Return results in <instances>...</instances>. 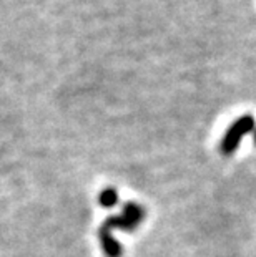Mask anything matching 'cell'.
I'll list each match as a JSON object with an SVG mask.
<instances>
[{"label":"cell","instance_id":"obj_1","mask_svg":"<svg viewBox=\"0 0 256 257\" xmlns=\"http://www.w3.org/2000/svg\"><path fill=\"white\" fill-rule=\"evenodd\" d=\"M254 126H256V121H254V118L251 116V114H243V116L235 119L221 138V145H220L221 155L223 156H231L233 153L238 150L241 140L248 133H251V131L254 130Z\"/></svg>","mask_w":256,"mask_h":257},{"label":"cell","instance_id":"obj_2","mask_svg":"<svg viewBox=\"0 0 256 257\" xmlns=\"http://www.w3.org/2000/svg\"><path fill=\"white\" fill-rule=\"evenodd\" d=\"M99 237H100L102 249H103V252H105L107 257H122V254H123L122 244L112 236L107 227L102 226L99 229Z\"/></svg>","mask_w":256,"mask_h":257},{"label":"cell","instance_id":"obj_3","mask_svg":"<svg viewBox=\"0 0 256 257\" xmlns=\"http://www.w3.org/2000/svg\"><path fill=\"white\" fill-rule=\"evenodd\" d=\"M122 216L138 227L140 222L145 219V209L140 204H137V202H127V204L123 206V214Z\"/></svg>","mask_w":256,"mask_h":257},{"label":"cell","instance_id":"obj_4","mask_svg":"<svg viewBox=\"0 0 256 257\" xmlns=\"http://www.w3.org/2000/svg\"><path fill=\"white\" fill-rule=\"evenodd\" d=\"M103 227H107L108 231H110L112 227L122 229V231H133V229H137L135 224H132L128 219H125L123 216H112V217H108V219L103 222Z\"/></svg>","mask_w":256,"mask_h":257},{"label":"cell","instance_id":"obj_5","mask_svg":"<svg viewBox=\"0 0 256 257\" xmlns=\"http://www.w3.org/2000/svg\"><path fill=\"white\" fill-rule=\"evenodd\" d=\"M99 202H100V206H103V207H113L118 202L117 191L113 189V188L103 189L102 193H100V196H99Z\"/></svg>","mask_w":256,"mask_h":257},{"label":"cell","instance_id":"obj_6","mask_svg":"<svg viewBox=\"0 0 256 257\" xmlns=\"http://www.w3.org/2000/svg\"><path fill=\"white\" fill-rule=\"evenodd\" d=\"M253 141H254V145H256V130H254V133H253Z\"/></svg>","mask_w":256,"mask_h":257}]
</instances>
